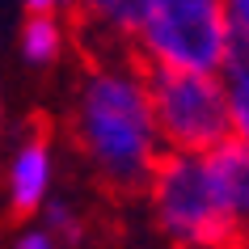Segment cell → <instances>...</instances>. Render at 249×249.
I'll use <instances>...</instances> for the list:
<instances>
[{
    "instance_id": "6da1fadb",
    "label": "cell",
    "mask_w": 249,
    "mask_h": 249,
    "mask_svg": "<svg viewBox=\"0 0 249 249\" xmlns=\"http://www.w3.org/2000/svg\"><path fill=\"white\" fill-rule=\"evenodd\" d=\"M72 140L89 169L114 190H144L165 157L152 123L144 68L131 55H93L72 93Z\"/></svg>"
},
{
    "instance_id": "7a4b0ae2",
    "label": "cell",
    "mask_w": 249,
    "mask_h": 249,
    "mask_svg": "<svg viewBox=\"0 0 249 249\" xmlns=\"http://www.w3.org/2000/svg\"><path fill=\"white\" fill-rule=\"evenodd\" d=\"M228 34L232 21L224 0H144L131 34V59L140 68L220 72Z\"/></svg>"
},
{
    "instance_id": "3957f363",
    "label": "cell",
    "mask_w": 249,
    "mask_h": 249,
    "mask_svg": "<svg viewBox=\"0 0 249 249\" xmlns=\"http://www.w3.org/2000/svg\"><path fill=\"white\" fill-rule=\"evenodd\" d=\"M148 211L165 236L182 249H228V220L207 157L165 152L144 182Z\"/></svg>"
},
{
    "instance_id": "277c9868",
    "label": "cell",
    "mask_w": 249,
    "mask_h": 249,
    "mask_svg": "<svg viewBox=\"0 0 249 249\" xmlns=\"http://www.w3.org/2000/svg\"><path fill=\"white\" fill-rule=\"evenodd\" d=\"M148 106L165 152L207 157L232 140L228 123V89L220 72H173V68H144Z\"/></svg>"
},
{
    "instance_id": "5b68a950",
    "label": "cell",
    "mask_w": 249,
    "mask_h": 249,
    "mask_svg": "<svg viewBox=\"0 0 249 249\" xmlns=\"http://www.w3.org/2000/svg\"><path fill=\"white\" fill-rule=\"evenodd\" d=\"M9 207L17 215H34V211L55 195V144L38 123L21 135V144L9 157Z\"/></svg>"
},
{
    "instance_id": "8992f818",
    "label": "cell",
    "mask_w": 249,
    "mask_h": 249,
    "mask_svg": "<svg viewBox=\"0 0 249 249\" xmlns=\"http://www.w3.org/2000/svg\"><path fill=\"white\" fill-rule=\"evenodd\" d=\"M207 160L228 220V249H249V148L228 140L215 152H207Z\"/></svg>"
},
{
    "instance_id": "52a82bcc",
    "label": "cell",
    "mask_w": 249,
    "mask_h": 249,
    "mask_svg": "<svg viewBox=\"0 0 249 249\" xmlns=\"http://www.w3.org/2000/svg\"><path fill=\"white\" fill-rule=\"evenodd\" d=\"M80 30L102 38L110 55H131V34L144 13V0H72Z\"/></svg>"
},
{
    "instance_id": "ba28073f",
    "label": "cell",
    "mask_w": 249,
    "mask_h": 249,
    "mask_svg": "<svg viewBox=\"0 0 249 249\" xmlns=\"http://www.w3.org/2000/svg\"><path fill=\"white\" fill-rule=\"evenodd\" d=\"M220 80L228 89V123H232V140L249 148V34L236 30L224 42L220 55Z\"/></svg>"
},
{
    "instance_id": "9c48e42d",
    "label": "cell",
    "mask_w": 249,
    "mask_h": 249,
    "mask_svg": "<svg viewBox=\"0 0 249 249\" xmlns=\"http://www.w3.org/2000/svg\"><path fill=\"white\" fill-rule=\"evenodd\" d=\"M68 21L64 13H26L21 34H17V51L30 68H51L68 51Z\"/></svg>"
},
{
    "instance_id": "30bf717a",
    "label": "cell",
    "mask_w": 249,
    "mask_h": 249,
    "mask_svg": "<svg viewBox=\"0 0 249 249\" xmlns=\"http://www.w3.org/2000/svg\"><path fill=\"white\" fill-rule=\"evenodd\" d=\"M34 215H38V224L55 236V241H59V245H72V241H80V211L72 207L64 195H51L38 211H34Z\"/></svg>"
},
{
    "instance_id": "8fae6325",
    "label": "cell",
    "mask_w": 249,
    "mask_h": 249,
    "mask_svg": "<svg viewBox=\"0 0 249 249\" xmlns=\"http://www.w3.org/2000/svg\"><path fill=\"white\" fill-rule=\"evenodd\" d=\"M9 249H59V241H55L42 224H34V228H26V232H17V241Z\"/></svg>"
},
{
    "instance_id": "7c38bea8",
    "label": "cell",
    "mask_w": 249,
    "mask_h": 249,
    "mask_svg": "<svg viewBox=\"0 0 249 249\" xmlns=\"http://www.w3.org/2000/svg\"><path fill=\"white\" fill-rule=\"evenodd\" d=\"M224 9H228V21L249 34V0H224Z\"/></svg>"
},
{
    "instance_id": "4fadbf2b",
    "label": "cell",
    "mask_w": 249,
    "mask_h": 249,
    "mask_svg": "<svg viewBox=\"0 0 249 249\" xmlns=\"http://www.w3.org/2000/svg\"><path fill=\"white\" fill-rule=\"evenodd\" d=\"M26 4V13H68L72 9V0H21Z\"/></svg>"
},
{
    "instance_id": "5bb4252c",
    "label": "cell",
    "mask_w": 249,
    "mask_h": 249,
    "mask_svg": "<svg viewBox=\"0 0 249 249\" xmlns=\"http://www.w3.org/2000/svg\"><path fill=\"white\" fill-rule=\"evenodd\" d=\"M0 135H4V97H0Z\"/></svg>"
}]
</instances>
